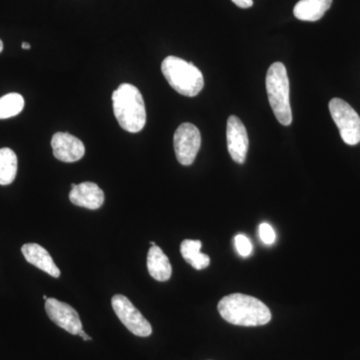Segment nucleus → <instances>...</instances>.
I'll use <instances>...</instances> for the list:
<instances>
[{"mask_svg":"<svg viewBox=\"0 0 360 360\" xmlns=\"http://www.w3.org/2000/svg\"><path fill=\"white\" fill-rule=\"evenodd\" d=\"M217 309L222 319L234 326H264L271 319V312L264 302L241 293L224 296Z\"/></svg>","mask_w":360,"mask_h":360,"instance_id":"1","label":"nucleus"},{"mask_svg":"<svg viewBox=\"0 0 360 360\" xmlns=\"http://www.w3.org/2000/svg\"><path fill=\"white\" fill-rule=\"evenodd\" d=\"M113 112L120 127L130 134L141 131L146 123V104L134 85L123 84L112 94Z\"/></svg>","mask_w":360,"mask_h":360,"instance_id":"2","label":"nucleus"},{"mask_svg":"<svg viewBox=\"0 0 360 360\" xmlns=\"http://www.w3.org/2000/svg\"><path fill=\"white\" fill-rule=\"evenodd\" d=\"M267 96L276 120L284 127L292 122V111L290 101V80L283 63H274L266 73Z\"/></svg>","mask_w":360,"mask_h":360,"instance_id":"3","label":"nucleus"},{"mask_svg":"<svg viewBox=\"0 0 360 360\" xmlns=\"http://www.w3.org/2000/svg\"><path fill=\"white\" fill-rule=\"evenodd\" d=\"M161 71L170 86L181 96H196L205 86L201 71L193 63L176 56H167L162 61Z\"/></svg>","mask_w":360,"mask_h":360,"instance_id":"4","label":"nucleus"},{"mask_svg":"<svg viewBox=\"0 0 360 360\" xmlns=\"http://www.w3.org/2000/svg\"><path fill=\"white\" fill-rule=\"evenodd\" d=\"M329 111L340 132L341 139L348 146L360 142V117L356 111L340 98L331 99Z\"/></svg>","mask_w":360,"mask_h":360,"instance_id":"5","label":"nucleus"},{"mask_svg":"<svg viewBox=\"0 0 360 360\" xmlns=\"http://www.w3.org/2000/svg\"><path fill=\"white\" fill-rule=\"evenodd\" d=\"M112 309L130 333L139 338H148L153 333V328L148 319L132 304L127 296L116 295L111 300Z\"/></svg>","mask_w":360,"mask_h":360,"instance_id":"6","label":"nucleus"},{"mask_svg":"<svg viewBox=\"0 0 360 360\" xmlns=\"http://www.w3.org/2000/svg\"><path fill=\"white\" fill-rule=\"evenodd\" d=\"M175 155L180 165H193L201 146L200 130L191 123H182L174 137Z\"/></svg>","mask_w":360,"mask_h":360,"instance_id":"7","label":"nucleus"},{"mask_svg":"<svg viewBox=\"0 0 360 360\" xmlns=\"http://www.w3.org/2000/svg\"><path fill=\"white\" fill-rule=\"evenodd\" d=\"M45 311L52 322L71 335H78L82 329L79 315L77 310L68 303L59 302L56 298H47L45 302Z\"/></svg>","mask_w":360,"mask_h":360,"instance_id":"8","label":"nucleus"},{"mask_svg":"<svg viewBox=\"0 0 360 360\" xmlns=\"http://www.w3.org/2000/svg\"><path fill=\"white\" fill-rule=\"evenodd\" d=\"M226 141L227 148L232 160L239 165L245 163L250 141L245 124L238 116H229L227 120Z\"/></svg>","mask_w":360,"mask_h":360,"instance_id":"9","label":"nucleus"},{"mask_svg":"<svg viewBox=\"0 0 360 360\" xmlns=\"http://www.w3.org/2000/svg\"><path fill=\"white\" fill-rule=\"evenodd\" d=\"M53 155L63 162H75L84 156V144L77 137L66 132H58L52 136Z\"/></svg>","mask_w":360,"mask_h":360,"instance_id":"10","label":"nucleus"},{"mask_svg":"<svg viewBox=\"0 0 360 360\" xmlns=\"http://www.w3.org/2000/svg\"><path fill=\"white\" fill-rule=\"evenodd\" d=\"M71 203L87 210H96L101 208L104 203V193L94 182H82V184H71L70 193Z\"/></svg>","mask_w":360,"mask_h":360,"instance_id":"11","label":"nucleus"},{"mask_svg":"<svg viewBox=\"0 0 360 360\" xmlns=\"http://www.w3.org/2000/svg\"><path fill=\"white\" fill-rule=\"evenodd\" d=\"M21 252L25 257L26 262H30V264L34 265L37 269L56 278L60 276V270L54 264L49 251L42 246L37 243H26L21 248Z\"/></svg>","mask_w":360,"mask_h":360,"instance_id":"12","label":"nucleus"},{"mask_svg":"<svg viewBox=\"0 0 360 360\" xmlns=\"http://www.w3.org/2000/svg\"><path fill=\"white\" fill-rule=\"evenodd\" d=\"M149 274L158 281H167L172 277V269L169 259L158 245L151 246L148 255Z\"/></svg>","mask_w":360,"mask_h":360,"instance_id":"13","label":"nucleus"},{"mask_svg":"<svg viewBox=\"0 0 360 360\" xmlns=\"http://www.w3.org/2000/svg\"><path fill=\"white\" fill-rule=\"evenodd\" d=\"M333 0H300L295 4L293 13L297 20L317 21L330 8Z\"/></svg>","mask_w":360,"mask_h":360,"instance_id":"14","label":"nucleus"},{"mask_svg":"<svg viewBox=\"0 0 360 360\" xmlns=\"http://www.w3.org/2000/svg\"><path fill=\"white\" fill-rule=\"evenodd\" d=\"M201 246L202 243L200 240H191V239H186L180 245L182 257L186 259L187 264H191L196 270L205 269L210 264V257L201 252Z\"/></svg>","mask_w":360,"mask_h":360,"instance_id":"15","label":"nucleus"},{"mask_svg":"<svg viewBox=\"0 0 360 360\" xmlns=\"http://www.w3.org/2000/svg\"><path fill=\"white\" fill-rule=\"evenodd\" d=\"M18 174V156L11 148L0 149V186L13 184Z\"/></svg>","mask_w":360,"mask_h":360,"instance_id":"16","label":"nucleus"},{"mask_svg":"<svg viewBox=\"0 0 360 360\" xmlns=\"http://www.w3.org/2000/svg\"><path fill=\"white\" fill-rule=\"evenodd\" d=\"M25 108V98L18 94H8L0 97V120L20 115Z\"/></svg>","mask_w":360,"mask_h":360,"instance_id":"17","label":"nucleus"},{"mask_svg":"<svg viewBox=\"0 0 360 360\" xmlns=\"http://www.w3.org/2000/svg\"><path fill=\"white\" fill-rule=\"evenodd\" d=\"M234 245H236V250L243 257H250L252 252V245H251L250 238L245 234H238L234 238Z\"/></svg>","mask_w":360,"mask_h":360,"instance_id":"18","label":"nucleus"},{"mask_svg":"<svg viewBox=\"0 0 360 360\" xmlns=\"http://www.w3.org/2000/svg\"><path fill=\"white\" fill-rule=\"evenodd\" d=\"M258 231H259V238L264 245H271L272 243H274V241H276V231L272 229L271 225L266 224V222H264V224L259 225Z\"/></svg>","mask_w":360,"mask_h":360,"instance_id":"19","label":"nucleus"},{"mask_svg":"<svg viewBox=\"0 0 360 360\" xmlns=\"http://www.w3.org/2000/svg\"><path fill=\"white\" fill-rule=\"evenodd\" d=\"M231 1L240 8H250L253 6V0H231Z\"/></svg>","mask_w":360,"mask_h":360,"instance_id":"20","label":"nucleus"},{"mask_svg":"<svg viewBox=\"0 0 360 360\" xmlns=\"http://www.w3.org/2000/svg\"><path fill=\"white\" fill-rule=\"evenodd\" d=\"M30 44H27V42H23L22 44V49H30Z\"/></svg>","mask_w":360,"mask_h":360,"instance_id":"21","label":"nucleus"},{"mask_svg":"<svg viewBox=\"0 0 360 360\" xmlns=\"http://www.w3.org/2000/svg\"><path fill=\"white\" fill-rule=\"evenodd\" d=\"M78 335L80 336V338H84L85 335H87L86 333H84V329H82V330L79 331V333H78Z\"/></svg>","mask_w":360,"mask_h":360,"instance_id":"22","label":"nucleus"},{"mask_svg":"<svg viewBox=\"0 0 360 360\" xmlns=\"http://www.w3.org/2000/svg\"><path fill=\"white\" fill-rule=\"evenodd\" d=\"M2 51H4V42L0 39V53H1Z\"/></svg>","mask_w":360,"mask_h":360,"instance_id":"23","label":"nucleus"},{"mask_svg":"<svg viewBox=\"0 0 360 360\" xmlns=\"http://www.w3.org/2000/svg\"><path fill=\"white\" fill-rule=\"evenodd\" d=\"M150 245L151 246H155V243H153V241H150Z\"/></svg>","mask_w":360,"mask_h":360,"instance_id":"24","label":"nucleus"},{"mask_svg":"<svg viewBox=\"0 0 360 360\" xmlns=\"http://www.w3.org/2000/svg\"><path fill=\"white\" fill-rule=\"evenodd\" d=\"M44 300H45V302H46V300H47V296L46 295H44Z\"/></svg>","mask_w":360,"mask_h":360,"instance_id":"25","label":"nucleus"}]
</instances>
